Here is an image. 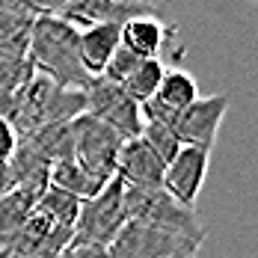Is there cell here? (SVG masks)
I'll return each instance as SVG.
<instances>
[{
    "instance_id": "17",
    "label": "cell",
    "mask_w": 258,
    "mask_h": 258,
    "mask_svg": "<svg viewBox=\"0 0 258 258\" xmlns=\"http://www.w3.org/2000/svg\"><path fill=\"white\" fill-rule=\"evenodd\" d=\"M36 199H39V193L27 190V187H15L0 196V240L21 229V223L36 208Z\"/></svg>"
},
{
    "instance_id": "24",
    "label": "cell",
    "mask_w": 258,
    "mask_h": 258,
    "mask_svg": "<svg viewBox=\"0 0 258 258\" xmlns=\"http://www.w3.org/2000/svg\"><path fill=\"white\" fill-rule=\"evenodd\" d=\"M15 146H18V134L12 128L9 119L0 116V163H9L15 155Z\"/></svg>"
},
{
    "instance_id": "29",
    "label": "cell",
    "mask_w": 258,
    "mask_h": 258,
    "mask_svg": "<svg viewBox=\"0 0 258 258\" xmlns=\"http://www.w3.org/2000/svg\"><path fill=\"white\" fill-rule=\"evenodd\" d=\"M255 3H258V0H255Z\"/></svg>"
},
{
    "instance_id": "7",
    "label": "cell",
    "mask_w": 258,
    "mask_h": 258,
    "mask_svg": "<svg viewBox=\"0 0 258 258\" xmlns=\"http://www.w3.org/2000/svg\"><path fill=\"white\" fill-rule=\"evenodd\" d=\"M83 98H86L83 113L95 116L104 125H110L122 140L140 137V131H143L140 104L128 98V92L119 83H110L107 78H89V83L83 86Z\"/></svg>"
},
{
    "instance_id": "26",
    "label": "cell",
    "mask_w": 258,
    "mask_h": 258,
    "mask_svg": "<svg viewBox=\"0 0 258 258\" xmlns=\"http://www.w3.org/2000/svg\"><path fill=\"white\" fill-rule=\"evenodd\" d=\"M15 190V175H12V166L9 163H0V196Z\"/></svg>"
},
{
    "instance_id": "22",
    "label": "cell",
    "mask_w": 258,
    "mask_h": 258,
    "mask_svg": "<svg viewBox=\"0 0 258 258\" xmlns=\"http://www.w3.org/2000/svg\"><path fill=\"white\" fill-rule=\"evenodd\" d=\"M137 62H140V56H134L128 48H122V45H119L116 53L110 56V62H107V69H104L101 78H107L110 83H122V80L134 72V66H137Z\"/></svg>"
},
{
    "instance_id": "5",
    "label": "cell",
    "mask_w": 258,
    "mask_h": 258,
    "mask_svg": "<svg viewBox=\"0 0 258 258\" xmlns=\"http://www.w3.org/2000/svg\"><path fill=\"white\" fill-rule=\"evenodd\" d=\"M69 125H72V157L92 175L110 181L116 175V157L125 140L89 113L75 116Z\"/></svg>"
},
{
    "instance_id": "28",
    "label": "cell",
    "mask_w": 258,
    "mask_h": 258,
    "mask_svg": "<svg viewBox=\"0 0 258 258\" xmlns=\"http://www.w3.org/2000/svg\"><path fill=\"white\" fill-rule=\"evenodd\" d=\"M15 0H0V9H6V6H12Z\"/></svg>"
},
{
    "instance_id": "13",
    "label": "cell",
    "mask_w": 258,
    "mask_h": 258,
    "mask_svg": "<svg viewBox=\"0 0 258 258\" xmlns=\"http://www.w3.org/2000/svg\"><path fill=\"white\" fill-rule=\"evenodd\" d=\"M122 45L119 24H89L80 30V59L89 78H101L110 56Z\"/></svg>"
},
{
    "instance_id": "8",
    "label": "cell",
    "mask_w": 258,
    "mask_h": 258,
    "mask_svg": "<svg viewBox=\"0 0 258 258\" xmlns=\"http://www.w3.org/2000/svg\"><path fill=\"white\" fill-rule=\"evenodd\" d=\"M229 104H232V98L226 92L208 95V98L199 95L190 107L178 110L166 128H172V134L181 140V146H196V149L211 152L214 143H217L220 125H223V119L229 113Z\"/></svg>"
},
{
    "instance_id": "15",
    "label": "cell",
    "mask_w": 258,
    "mask_h": 258,
    "mask_svg": "<svg viewBox=\"0 0 258 258\" xmlns=\"http://www.w3.org/2000/svg\"><path fill=\"white\" fill-rule=\"evenodd\" d=\"M18 140L27 143L48 166H53L56 160L72 157V125L69 122H56V125L36 128V131H30V134H21Z\"/></svg>"
},
{
    "instance_id": "6",
    "label": "cell",
    "mask_w": 258,
    "mask_h": 258,
    "mask_svg": "<svg viewBox=\"0 0 258 258\" xmlns=\"http://www.w3.org/2000/svg\"><path fill=\"white\" fill-rule=\"evenodd\" d=\"M199 246L202 243L193 237L128 220L107 249H110V258H196Z\"/></svg>"
},
{
    "instance_id": "25",
    "label": "cell",
    "mask_w": 258,
    "mask_h": 258,
    "mask_svg": "<svg viewBox=\"0 0 258 258\" xmlns=\"http://www.w3.org/2000/svg\"><path fill=\"white\" fill-rule=\"evenodd\" d=\"M59 258H110L107 246H69Z\"/></svg>"
},
{
    "instance_id": "10",
    "label": "cell",
    "mask_w": 258,
    "mask_h": 258,
    "mask_svg": "<svg viewBox=\"0 0 258 258\" xmlns=\"http://www.w3.org/2000/svg\"><path fill=\"white\" fill-rule=\"evenodd\" d=\"M157 6L152 0H75L69 3L59 18H66L69 24L78 30L89 24H125L137 15H155Z\"/></svg>"
},
{
    "instance_id": "12",
    "label": "cell",
    "mask_w": 258,
    "mask_h": 258,
    "mask_svg": "<svg viewBox=\"0 0 258 258\" xmlns=\"http://www.w3.org/2000/svg\"><path fill=\"white\" fill-rule=\"evenodd\" d=\"M172 36L175 30L166 27L157 15H137L122 24V48H128L140 59H163V48Z\"/></svg>"
},
{
    "instance_id": "9",
    "label": "cell",
    "mask_w": 258,
    "mask_h": 258,
    "mask_svg": "<svg viewBox=\"0 0 258 258\" xmlns=\"http://www.w3.org/2000/svg\"><path fill=\"white\" fill-rule=\"evenodd\" d=\"M211 152L196 146H181V152L163 166V190L184 208L196 211V199L205 187Z\"/></svg>"
},
{
    "instance_id": "18",
    "label": "cell",
    "mask_w": 258,
    "mask_h": 258,
    "mask_svg": "<svg viewBox=\"0 0 258 258\" xmlns=\"http://www.w3.org/2000/svg\"><path fill=\"white\" fill-rule=\"evenodd\" d=\"M163 72H166V62L163 59H140L134 66V72L119 86L128 92V98H134L137 104H146L157 92V86L163 80Z\"/></svg>"
},
{
    "instance_id": "11",
    "label": "cell",
    "mask_w": 258,
    "mask_h": 258,
    "mask_svg": "<svg viewBox=\"0 0 258 258\" xmlns=\"http://www.w3.org/2000/svg\"><path fill=\"white\" fill-rule=\"evenodd\" d=\"M163 160L146 146L143 137H134L122 143V152L116 157V175L125 187H163Z\"/></svg>"
},
{
    "instance_id": "19",
    "label": "cell",
    "mask_w": 258,
    "mask_h": 258,
    "mask_svg": "<svg viewBox=\"0 0 258 258\" xmlns=\"http://www.w3.org/2000/svg\"><path fill=\"white\" fill-rule=\"evenodd\" d=\"M30 75H33V66L27 62V56H0V116L3 119L12 116L15 92L27 83Z\"/></svg>"
},
{
    "instance_id": "23",
    "label": "cell",
    "mask_w": 258,
    "mask_h": 258,
    "mask_svg": "<svg viewBox=\"0 0 258 258\" xmlns=\"http://www.w3.org/2000/svg\"><path fill=\"white\" fill-rule=\"evenodd\" d=\"M21 9H27L30 15H59L69 3L75 0H15Z\"/></svg>"
},
{
    "instance_id": "1",
    "label": "cell",
    "mask_w": 258,
    "mask_h": 258,
    "mask_svg": "<svg viewBox=\"0 0 258 258\" xmlns=\"http://www.w3.org/2000/svg\"><path fill=\"white\" fill-rule=\"evenodd\" d=\"M27 62L33 72L62 86L83 89L89 75L80 59V30L59 15H36L27 42Z\"/></svg>"
},
{
    "instance_id": "14",
    "label": "cell",
    "mask_w": 258,
    "mask_h": 258,
    "mask_svg": "<svg viewBox=\"0 0 258 258\" xmlns=\"http://www.w3.org/2000/svg\"><path fill=\"white\" fill-rule=\"evenodd\" d=\"M48 184L51 187H59V190H66V193H72L75 199H92L98 190H101L107 181L98 178V175H92L89 169H83L75 157H66V160H56L51 166V172H48Z\"/></svg>"
},
{
    "instance_id": "27",
    "label": "cell",
    "mask_w": 258,
    "mask_h": 258,
    "mask_svg": "<svg viewBox=\"0 0 258 258\" xmlns=\"http://www.w3.org/2000/svg\"><path fill=\"white\" fill-rule=\"evenodd\" d=\"M0 258H27V255L18 252V249H12L9 243H0Z\"/></svg>"
},
{
    "instance_id": "16",
    "label": "cell",
    "mask_w": 258,
    "mask_h": 258,
    "mask_svg": "<svg viewBox=\"0 0 258 258\" xmlns=\"http://www.w3.org/2000/svg\"><path fill=\"white\" fill-rule=\"evenodd\" d=\"M33 18L36 15H30L18 3L0 9V56H27Z\"/></svg>"
},
{
    "instance_id": "20",
    "label": "cell",
    "mask_w": 258,
    "mask_h": 258,
    "mask_svg": "<svg viewBox=\"0 0 258 258\" xmlns=\"http://www.w3.org/2000/svg\"><path fill=\"white\" fill-rule=\"evenodd\" d=\"M36 211H42L48 220H53L56 226H66V229H75V220H78L80 211V199H75L72 193L59 190V187H45L36 199Z\"/></svg>"
},
{
    "instance_id": "4",
    "label": "cell",
    "mask_w": 258,
    "mask_h": 258,
    "mask_svg": "<svg viewBox=\"0 0 258 258\" xmlns=\"http://www.w3.org/2000/svg\"><path fill=\"white\" fill-rule=\"evenodd\" d=\"M125 223V184L110 178L92 199L80 202L72 246H110Z\"/></svg>"
},
{
    "instance_id": "2",
    "label": "cell",
    "mask_w": 258,
    "mask_h": 258,
    "mask_svg": "<svg viewBox=\"0 0 258 258\" xmlns=\"http://www.w3.org/2000/svg\"><path fill=\"white\" fill-rule=\"evenodd\" d=\"M83 110H86L83 89L62 86L56 80L33 72L24 86L15 92L9 122H12L15 134L21 137V134H30V131H36V128H45V125L72 122Z\"/></svg>"
},
{
    "instance_id": "21",
    "label": "cell",
    "mask_w": 258,
    "mask_h": 258,
    "mask_svg": "<svg viewBox=\"0 0 258 258\" xmlns=\"http://www.w3.org/2000/svg\"><path fill=\"white\" fill-rule=\"evenodd\" d=\"M140 137L146 140V146H149V149H152V152L163 160V163H169V160L181 152V140L172 134V128H166V125H157V122H143Z\"/></svg>"
},
{
    "instance_id": "3",
    "label": "cell",
    "mask_w": 258,
    "mask_h": 258,
    "mask_svg": "<svg viewBox=\"0 0 258 258\" xmlns=\"http://www.w3.org/2000/svg\"><path fill=\"white\" fill-rule=\"evenodd\" d=\"M125 217L131 223H146L163 232L193 237L199 243L208 237V229L196 211L178 205L163 187H125Z\"/></svg>"
}]
</instances>
